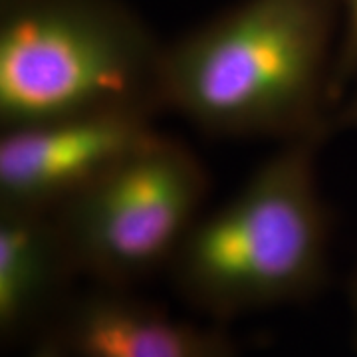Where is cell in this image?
<instances>
[{
	"label": "cell",
	"mask_w": 357,
	"mask_h": 357,
	"mask_svg": "<svg viewBox=\"0 0 357 357\" xmlns=\"http://www.w3.org/2000/svg\"><path fill=\"white\" fill-rule=\"evenodd\" d=\"M50 332L68 357H241L225 328L175 318L129 288L98 284L70 298Z\"/></svg>",
	"instance_id": "obj_6"
},
{
	"label": "cell",
	"mask_w": 357,
	"mask_h": 357,
	"mask_svg": "<svg viewBox=\"0 0 357 357\" xmlns=\"http://www.w3.org/2000/svg\"><path fill=\"white\" fill-rule=\"evenodd\" d=\"M326 133L280 147L206 211L169 268L178 296L213 319L304 302L330 272L332 218L319 187Z\"/></svg>",
	"instance_id": "obj_2"
},
{
	"label": "cell",
	"mask_w": 357,
	"mask_h": 357,
	"mask_svg": "<svg viewBox=\"0 0 357 357\" xmlns=\"http://www.w3.org/2000/svg\"><path fill=\"white\" fill-rule=\"evenodd\" d=\"M333 129H345L357 133V84L344 96L333 115Z\"/></svg>",
	"instance_id": "obj_9"
},
{
	"label": "cell",
	"mask_w": 357,
	"mask_h": 357,
	"mask_svg": "<svg viewBox=\"0 0 357 357\" xmlns=\"http://www.w3.org/2000/svg\"><path fill=\"white\" fill-rule=\"evenodd\" d=\"M340 0H238L165 44L163 102L211 137L333 129Z\"/></svg>",
	"instance_id": "obj_1"
},
{
	"label": "cell",
	"mask_w": 357,
	"mask_h": 357,
	"mask_svg": "<svg viewBox=\"0 0 357 357\" xmlns=\"http://www.w3.org/2000/svg\"><path fill=\"white\" fill-rule=\"evenodd\" d=\"M349 304H351V314H354V335H356L357 344V264L349 280Z\"/></svg>",
	"instance_id": "obj_11"
},
{
	"label": "cell",
	"mask_w": 357,
	"mask_h": 357,
	"mask_svg": "<svg viewBox=\"0 0 357 357\" xmlns=\"http://www.w3.org/2000/svg\"><path fill=\"white\" fill-rule=\"evenodd\" d=\"M357 84V0H340V38L332 74L335 109Z\"/></svg>",
	"instance_id": "obj_8"
},
{
	"label": "cell",
	"mask_w": 357,
	"mask_h": 357,
	"mask_svg": "<svg viewBox=\"0 0 357 357\" xmlns=\"http://www.w3.org/2000/svg\"><path fill=\"white\" fill-rule=\"evenodd\" d=\"M79 276L50 213L0 206V340L14 345L52 330Z\"/></svg>",
	"instance_id": "obj_7"
},
{
	"label": "cell",
	"mask_w": 357,
	"mask_h": 357,
	"mask_svg": "<svg viewBox=\"0 0 357 357\" xmlns=\"http://www.w3.org/2000/svg\"><path fill=\"white\" fill-rule=\"evenodd\" d=\"M155 117L77 115L2 129L0 206L54 215L151 139Z\"/></svg>",
	"instance_id": "obj_5"
},
{
	"label": "cell",
	"mask_w": 357,
	"mask_h": 357,
	"mask_svg": "<svg viewBox=\"0 0 357 357\" xmlns=\"http://www.w3.org/2000/svg\"><path fill=\"white\" fill-rule=\"evenodd\" d=\"M206 195L208 173L199 155L157 131L54 217L79 276L131 288L169 272Z\"/></svg>",
	"instance_id": "obj_4"
},
{
	"label": "cell",
	"mask_w": 357,
	"mask_h": 357,
	"mask_svg": "<svg viewBox=\"0 0 357 357\" xmlns=\"http://www.w3.org/2000/svg\"><path fill=\"white\" fill-rule=\"evenodd\" d=\"M28 357H68L66 356L64 347L58 342V337L52 332L44 333L40 340L34 342V347Z\"/></svg>",
	"instance_id": "obj_10"
},
{
	"label": "cell",
	"mask_w": 357,
	"mask_h": 357,
	"mask_svg": "<svg viewBox=\"0 0 357 357\" xmlns=\"http://www.w3.org/2000/svg\"><path fill=\"white\" fill-rule=\"evenodd\" d=\"M165 42L119 0H2L0 128L165 114Z\"/></svg>",
	"instance_id": "obj_3"
}]
</instances>
